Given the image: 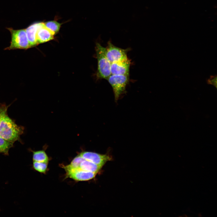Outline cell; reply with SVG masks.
I'll return each instance as SVG.
<instances>
[{"label":"cell","instance_id":"1","mask_svg":"<svg viewBox=\"0 0 217 217\" xmlns=\"http://www.w3.org/2000/svg\"><path fill=\"white\" fill-rule=\"evenodd\" d=\"M7 110L2 114L0 121V137L13 143L20 140L24 127L17 124L8 116Z\"/></svg>","mask_w":217,"mask_h":217},{"label":"cell","instance_id":"2","mask_svg":"<svg viewBox=\"0 0 217 217\" xmlns=\"http://www.w3.org/2000/svg\"><path fill=\"white\" fill-rule=\"evenodd\" d=\"M96 50L97 61V75L100 79L107 80L111 75V63L106 55L105 48L99 43L96 44Z\"/></svg>","mask_w":217,"mask_h":217},{"label":"cell","instance_id":"3","mask_svg":"<svg viewBox=\"0 0 217 217\" xmlns=\"http://www.w3.org/2000/svg\"><path fill=\"white\" fill-rule=\"evenodd\" d=\"M7 29L11 33V40L10 45L5 50H26L30 48L25 29L16 30L12 28Z\"/></svg>","mask_w":217,"mask_h":217},{"label":"cell","instance_id":"4","mask_svg":"<svg viewBox=\"0 0 217 217\" xmlns=\"http://www.w3.org/2000/svg\"><path fill=\"white\" fill-rule=\"evenodd\" d=\"M107 80L112 88L116 101L120 96L125 92L129 80V75L111 74Z\"/></svg>","mask_w":217,"mask_h":217},{"label":"cell","instance_id":"5","mask_svg":"<svg viewBox=\"0 0 217 217\" xmlns=\"http://www.w3.org/2000/svg\"><path fill=\"white\" fill-rule=\"evenodd\" d=\"M129 50V49H123L118 47L110 41L105 48L106 56L111 63L127 58V53Z\"/></svg>","mask_w":217,"mask_h":217},{"label":"cell","instance_id":"6","mask_svg":"<svg viewBox=\"0 0 217 217\" xmlns=\"http://www.w3.org/2000/svg\"><path fill=\"white\" fill-rule=\"evenodd\" d=\"M67 178L78 181H87L94 178L96 173L81 169L70 167L68 165L63 166Z\"/></svg>","mask_w":217,"mask_h":217},{"label":"cell","instance_id":"7","mask_svg":"<svg viewBox=\"0 0 217 217\" xmlns=\"http://www.w3.org/2000/svg\"><path fill=\"white\" fill-rule=\"evenodd\" d=\"M83 159L102 167L108 161L111 160L108 155L101 154L89 151H83L79 154Z\"/></svg>","mask_w":217,"mask_h":217},{"label":"cell","instance_id":"8","mask_svg":"<svg viewBox=\"0 0 217 217\" xmlns=\"http://www.w3.org/2000/svg\"><path fill=\"white\" fill-rule=\"evenodd\" d=\"M131 64V61L128 58L111 63V74L129 75Z\"/></svg>","mask_w":217,"mask_h":217},{"label":"cell","instance_id":"9","mask_svg":"<svg viewBox=\"0 0 217 217\" xmlns=\"http://www.w3.org/2000/svg\"><path fill=\"white\" fill-rule=\"evenodd\" d=\"M43 24V22L35 23L25 29L30 48L38 44L37 40V33L39 28Z\"/></svg>","mask_w":217,"mask_h":217},{"label":"cell","instance_id":"10","mask_svg":"<svg viewBox=\"0 0 217 217\" xmlns=\"http://www.w3.org/2000/svg\"><path fill=\"white\" fill-rule=\"evenodd\" d=\"M55 34L43 24L38 29L36 38L38 44L49 41L54 39Z\"/></svg>","mask_w":217,"mask_h":217},{"label":"cell","instance_id":"11","mask_svg":"<svg viewBox=\"0 0 217 217\" xmlns=\"http://www.w3.org/2000/svg\"><path fill=\"white\" fill-rule=\"evenodd\" d=\"M101 168L102 167L83 159L81 156L80 163L78 167L76 168L97 174Z\"/></svg>","mask_w":217,"mask_h":217},{"label":"cell","instance_id":"12","mask_svg":"<svg viewBox=\"0 0 217 217\" xmlns=\"http://www.w3.org/2000/svg\"><path fill=\"white\" fill-rule=\"evenodd\" d=\"M33 161L48 163L49 157L44 150L33 151Z\"/></svg>","mask_w":217,"mask_h":217},{"label":"cell","instance_id":"13","mask_svg":"<svg viewBox=\"0 0 217 217\" xmlns=\"http://www.w3.org/2000/svg\"><path fill=\"white\" fill-rule=\"evenodd\" d=\"M13 143L0 137V153L8 155L9 150L13 146Z\"/></svg>","mask_w":217,"mask_h":217},{"label":"cell","instance_id":"14","mask_svg":"<svg viewBox=\"0 0 217 217\" xmlns=\"http://www.w3.org/2000/svg\"><path fill=\"white\" fill-rule=\"evenodd\" d=\"M45 26L54 34L60 30L61 24L55 20H52L44 23Z\"/></svg>","mask_w":217,"mask_h":217},{"label":"cell","instance_id":"15","mask_svg":"<svg viewBox=\"0 0 217 217\" xmlns=\"http://www.w3.org/2000/svg\"><path fill=\"white\" fill-rule=\"evenodd\" d=\"M33 167L34 169L40 173L45 174L48 163L33 161Z\"/></svg>","mask_w":217,"mask_h":217},{"label":"cell","instance_id":"16","mask_svg":"<svg viewBox=\"0 0 217 217\" xmlns=\"http://www.w3.org/2000/svg\"><path fill=\"white\" fill-rule=\"evenodd\" d=\"M207 83L209 84L212 85L216 88L217 86V77L216 76H211L210 78L207 80Z\"/></svg>","mask_w":217,"mask_h":217},{"label":"cell","instance_id":"17","mask_svg":"<svg viewBox=\"0 0 217 217\" xmlns=\"http://www.w3.org/2000/svg\"><path fill=\"white\" fill-rule=\"evenodd\" d=\"M8 108V106L5 105L0 104V121L2 114L5 112L7 110Z\"/></svg>","mask_w":217,"mask_h":217}]
</instances>
